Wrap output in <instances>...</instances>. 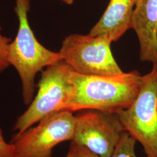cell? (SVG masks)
Masks as SVG:
<instances>
[{"instance_id": "1", "label": "cell", "mask_w": 157, "mask_h": 157, "mask_svg": "<svg viewBox=\"0 0 157 157\" xmlns=\"http://www.w3.org/2000/svg\"><path fill=\"white\" fill-rule=\"evenodd\" d=\"M142 75L137 71L113 76L87 75L72 70L64 111L95 110L118 114L129 108L140 90Z\"/></svg>"}, {"instance_id": "2", "label": "cell", "mask_w": 157, "mask_h": 157, "mask_svg": "<svg viewBox=\"0 0 157 157\" xmlns=\"http://www.w3.org/2000/svg\"><path fill=\"white\" fill-rule=\"evenodd\" d=\"M30 0H16L15 11L19 28L15 40L8 45L6 58L17 69L22 82L23 101L29 105L33 100L36 74L61 60L59 52L46 48L36 38L28 20Z\"/></svg>"}, {"instance_id": "3", "label": "cell", "mask_w": 157, "mask_h": 157, "mask_svg": "<svg viewBox=\"0 0 157 157\" xmlns=\"http://www.w3.org/2000/svg\"><path fill=\"white\" fill-rule=\"evenodd\" d=\"M142 76L133 104L117 114L124 129L143 146L147 157H157V63Z\"/></svg>"}, {"instance_id": "4", "label": "cell", "mask_w": 157, "mask_h": 157, "mask_svg": "<svg viewBox=\"0 0 157 157\" xmlns=\"http://www.w3.org/2000/svg\"><path fill=\"white\" fill-rule=\"evenodd\" d=\"M112 42L105 35L71 34L62 41L59 53L62 61L76 73L118 75L124 72L113 56Z\"/></svg>"}, {"instance_id": "5", "label": "cell", "mask_w": 157, "mask_h": 157, "mask_svg": "<svg viewBox=\"0 0 157 157\" xmlns=\"http://www.w3.org/2000/svg\"><path fill=\"white\" fill-rule=\"evenodd\" d=\"M72 69L62 61L42 71L38 91L28 109L17 119L13 128L19 135L56 112L64 111L70 89Z\"/></svg>"}, {"instance_id": "6", "label": "cell", "mask_w": 157, "mask_h": 157, "mask_svg": "<svg viewBox=\"0 0 157 157\" xmlns=\"http://www.w3.org/2000/svg\"><path fill=\"white\" fill-rule=\"evenodd\" d=\"M61 111L46 117L35 127L13 136L18 157H52L53 148L63 141H72L75 116Z\"/></svg>"}, {"instance_id": "7", "label": "cell", "mask_w": 157, "mask_h": 157, "mask_svg": "<svg viewBox=\"0 0 157 157\" xmlns=\"http://www.w3.org/2000/svg\"><path fill=\"white\" fill-rule=\"evenodd\" d=\"M125 130L117 114L87 109L75 116L72 142L101 157H111Z\"/></svg>"}, {"instance_id": "8", "label": "cell", "mask_w": 157, "mask_h": 157, "mask_svg": "<svg viewBox=\"0 0 157 157\" xmlns=\"http://www.w3.org/2000/svg\"><path fill=\"white\" fill-rule=\"evenodd\" d=\"M130 29L139 39L141 61L157 63V0H136Z\"/></svg>"}, {"instance_id": "9", "label": "cell", "mask_w": 157, "mask_h": 157, "mask_svg": "<svg viewBox=\"0 0 157 157\" xmlns=\"http://www.w3.org/2000/svg\"><path fill=\"white\" fill-rule=\"evenodd\" d=\"M136 0H110L98 22L91 29L93 36L105 35L117 41L130 29Z\"/></svg>"}, {"instance_id": "10", "label": "cell", "mask_w": 157, "mask_h": 157, "mask_svg": "<svg viewBox=\"0 0 157 157\" xmlns=\"http://www.w3.org/2000/svg\"><path fill=\"white\" fill-rule=\"evenodd\" d=\"M136 142L128 132H124L111 157H137L135 152Z\"/></svg>"}, {"instance_id": "11", "label": "cell", "mask_w": 157, "mask_h": 157, "mask_svg": "<svg viewBox=\"0 0 157 157\" xmlns=\"http://www.w3.org/2000/svg\"><path fill=\"white\" fill-rule=\"evenodd\" d=\"M0 157H18L15 146L6 142L0 128Z\"/></svg>"}, {"instance_id": "12", "label": "cell", "mask_w": 157, "mask_h": 157, "mask_svg": "<svg viewBox=\"0 0 157 157\" xmlns=\"http://www.w3.org/2000/svg\"><path fill=\"white\" fill-rule=\"evenodd\" d=\"M11 40L6 37H0V73L2 72L9 67L10 63L7 61V48Z\"/></svg>"}, {"instance_id": "13", "label": "cell", "mask_w": 157, "mask_h": 157, "mask_svg": "<svg viewBox=\"0 0 157 157\" xmlns=\"http://www.w3.org/2000/svg\"><path fill=\"white\" fill-rule=\"evenodd\" d=\"M71 144L74 148V157H101L85 147L78 146L73 142H72Z\"/></svg>"}, {"instance_id": "14", "label": "cell", "mask_w": 157, "mask_h": 157, "mask_svg": "<svg viewBox=\"0 0 157 157\" xmlns=\"http://www.w3.org/2000/svg\"><path fill=\"white\" fill-rule=\"evenodd\" d=\"M66 157H74V148L72 144H71L69 150L67 152V155Z\"/></svg>"}, {"instance_id": "15", "label": "cell", "mask_w": 157, "mask_h": 157, "mask_svg": "<svg viewBox=\"0 0 157 157\" xmlns=\"http://www.w3.org/2000/svg\"><path fill=\"white\" fill-rule=\"evenodd\" d=\"M65 4H67V5H71L74 2V0H60Z\"/></svg>"}, {"instance_id": "16", "label": "cell", "mask_w": 157, "mask_h": 157, "mask_svg": "<svg viewBox=\"0 0 157 157\" xmlns=\"http://www.w3.org/2000/svg\"><path fill=\"white\" fill-rule=\"evenodd\" d=\"M1 26H0V37H1V36H2L1 34Z\"/></svg>"}]
</instances>
